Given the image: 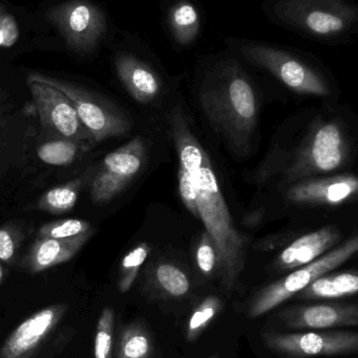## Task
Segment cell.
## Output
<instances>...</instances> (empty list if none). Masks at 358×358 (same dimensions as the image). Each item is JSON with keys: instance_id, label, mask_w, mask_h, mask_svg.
Wrapping results in <instances>:
<instances>
[{"instance_id": "cell-1", "label": "cell", "mask_w": 358, "mask_h": 358, "mask_svg": "<svg viewBox=\"0 0 358 358\" xmlns=\"http://www.w3.org/2000/svg\"><path fill=\"white\" fill-rule=\"evenodd\" d=\"M170 125L179 161V193L214 241L221 279L230 289L245 266L246 239L233 223L209 155L181 109L170 113Z\"/></svg>"}, {"instance_id": "cell-2", "label": "cell", "mask_w": 358, "mask_h": 358, "mask_svg": "<svg viewBox=\"0 0 358 358\" xmlns=\"http://www.w3.org/2000/svg\"><path fill=\"white\" fill-rule=\"evenodd\" d=\"M197 92L214 130L233 150H247L258 125L259 96L245 63L228 50L202 57L197 67Z\"/></svg>"}, {"instance_id": "cell-3", "label": "cell", "mask_w": 358, "mask_h": 358, "mask_svg": "<svg viewBox=\"0 0 358 358\" xmlns=\"http://www.w3.org/2000/svg\"><path fill=\"white\" fill-rule=\"evenodd\" d=\"M224 44L246 65L269 73L296 94L317 98L333 94V83L323 65L298 48L233 36L225 38Z\"/></svg>"}, {"instance_id": "cell-4", "label": "cell", "mask_w": 358, "mask_h": 358, "mask_svg": "<svg viewBox=\"0 0 358 358\" xmlns=\"http://www.w3.org/2000/svg\"><path fill=\"white\" fill-rule=\"evenodd\" d=\"M270 22L326 45L350 43L358 31V8L350 0H264Z\"/></svg>"}, {"instance_id": "cell-5", "label": "cell", "mask_w": 358, "mask_h": 358, "mask_svg": "<svg viewBox=\"0 0 358 358\" xmlns=\"http://www.w3.org/2000/svg\"><path fill=\"white\" fill-rule=\"evenodd\" d=\"M348 159V138L342 125L333 120L319 122L292 155L286 179L294 183L332 173L342 169Z\"/></svg>"}, {"instance_id": "cell-6", "label": "cell", "mask_w": 358, "mask_h": 358, "mask_svg": "<svg viewBox=\"0 0 358 358\" xmlns=\"http://www.w3.org/2000/svg\"><path fill=\"white\" fill-rule=\"evenodd\" d=\"M27 81L48 84L60 90L71 101L82 125L94 142L121 138L132 130V123L121 111L80 86L38 73H29Z\"/></svg>"}, {"instance_id": "cell-7", "label": "cell", "mask_w": 358, "mask_h": 358, "mask_svg": "<svg viewBox=\"0 0 358 358\" xmlns=\"http://www.w3.org/2000/svg\"><path fill=\"white\" fill-rule=\"evenodd\" d=\"M357 238H352L338 248L326 252L313 262L298 267L287 277L267 286L261 290L252 301L249 310L250 317H261L277 308L322 275H327L330 271L344 264L347 260L357 254Z\"/></svg>"}, {"instance_id": "cell-8", "label": "cell", "mask_w": 358, "mask_h": 358, "mask_svg": "<svg viewBox=\"0 0 358 358\" xmlns=\"http://www.w3.org/2000/svg\"><path fill=\"white\" fill-rule=\"evenodd\" d=\"M67 46L80 54H90L106 35L104 13L88 0H69L53 6L46 14Z\"/></svg>"}, {"instance_id": "cell-9", "label": "cell", "mask_w": 358, "mask_h": 358, "mask_svg": "<svg viewBox=\"0 0 358 358\" xmlns=\"http://www.w3.org/2000/svg\"><path fill=\"white\" fill-rule=\"evenodd\" d=\"M146 162V145L140 136L109 152L90 183V198L104 204L117 197L140 174Z\"/></svg>"}, {"instance_id": "cell-10", "label": "cell", "mask_w": 358, "mask_h": 358, "mask_svg": "<svg viewBox=\"0 0 358 358\" xmlns=\"http://www.w3.org/2000/svg\"><path fill=\"white\" fill-rule=\"evenodd\" d=\"M27 85L42 128L81 146L94 142L82 125L71 101L60 90L39 82L27 81Z\"/></svg>"}, {"instance_id": "cell-11", "label": "cell", "mask_w": 358, "mask_h": 358, "mask_svg": "<svg viewBox=\"0 0 358 358\" xmlns=\"http://www.w3.org/2000/svg\"><path fill=\"white\" fill-rule=\"evenodd\" d=\"M263 338L271 350L296 357L350 355L358 350L357 332H266Z\"/></svg>"}, {"instance_id": "cell-12", "label": "cell", "mask_w": 358, "mask_h": 358, "mask_svg": "<svg viewBox=\"0 0 358 358\" xmlns=\"http://www.w3.org/2000/svg\"><path fill=\"white\" fill-rule=\"evenodd\" d=\"M115 69L128 94L140 104L153 102L167 88V76L155 59L121 50L116 55Z\"/></svg>"}, {"instance_id": "cell-13", "label": "cell", "mask_w": 358, "mask_h": 358, "mask_svg": "<svg viewBox=\"0 0 358 358\" xmlns=\"http://www.w3.org/2000/svg\"><path fill=\"white\" fill-rule=\"evenodd\" d=\"M67 305L46 307L21 323L0 348V358H32L67 313Z\"/></svg>"}, {"instance_id": "cell-14", "label": "cell", "mask_w": 358, "mask_h": 358, "mask_svg": "<svg viewBox=\"0 0 358 358\" xmlns=\"http://www.w3.org/2000/svg\"><path fill=\"white\" fill-rule=\"evenodd\" d=\"M162 24L174 50H187L199 42L203 10L197 0H162Z\"/></svg>"}, {"instance_id": "cell-15", "label": "cell", "mask_w": 358, "mask_h": 358, "mask_svg": "<svg viewBox=\"0 0 358 358\" xmlns=\"http://www.w3.org/2000/svg\"><path fill=\"white\" fill-rule=\"evenodd\" d=\"M358 181L352 174L311 178L290 185L286 198L292 203L340 206L357 194Z\"/></svg>"}, {"instance_id": "cell-16", "label": "cell", "mask_w": 358, "mask_h": 358, "mask_svg": "<svg viewBox=\"0 0 358 358\" xmlns=\"http://www.w3.org/2000/svg\"><path fill=\"white\" fill-rule=\"evenodd\" d=\"M277 317L287 327L294 329L354 327L358 324L357 305L317 304L288 307Z\"/></svg>"}, {"instance_id": "cell-17", "label": "cell", "mask_w": 358, "mask_h": 358, "mask_svg": "<svg viewBox=\"0 0 358 358\" xmlns=\"http://www.w3.org/2000/svg\"><path fill=\"white\" fill-rule=\"evenodd\" d=\"M92 235L73 239L38 237L23 258L22 265L32 273H41L73 259L88 243Z\"/></svg>"}, {"instance_id": "cell-18", "label": "cell", "mask_w": 358, "mask_h": 358, "mask_svg": "<svg viewBox=\"0 0 358 358\" xmlns=\"http://www.w3.org/2000/svg\"><path fill=\"white\" fill-rule=\"evenodd\" d=\"M340 239V233L334 227H324L302 236L281 252L277 268L289 271L309 264L331 250Z\"/></svg>"}, {"instance_id": "cell-19", "label": "cell", "mask_w": 358, "mask_h": 358, "mask_svg": "<svg viewBox=\"0 0 358 358\" xmlns=\"http://www.w3.org/2000/svg\"><path fill=\"white\" fill-rule=\"evenodd\" d=\"M358 290V278L354 273H336L322 275L313 281L302 292H298L302 299L321 300V299H338L353 296Z\"/></svg>"}, {"instance_id": "cell-20", "label": "cell", "mask_w": 358, "mask_h": 358, "mask_svg": "<svg viewBox=\"0 0 358 358\" xmlns=\"http://www.w3.org/2000/svg\"><path fill=\"white\" fill-rule=\"evenodd\" d=\"M81 187L82 179L76 178L53 187L40 197L38 208L50 214H65L73 210L77 203Z\"/></svg>"}, {"instance_id": "cell-21", "label": "cell", "mask_w": 358, "mask_h": 358, "mask_svg": "<svg viewBox=\"0 0 358 358\" xmlns=\"http://www.w3.org/2000/svg\"><path fill=\"white\" fill-rule=\"evenodd\" d=\"M151 352V336L142 326H130L122 332L118 358H149Z\"/></svg>"}, {"instance_id": "cell-22", "label": "cell", "mask_w": 358, "mask_h": 358, "mask_svg": "<svg viewBox=\"0 0 358 358\" xmlns=\"http://www.w3.org/2000/svg\"><path fill=\"white\" fill-rule=\"evenodd\" d=\"M81 145L74 141L58 138L40 145L37 155L40 161L52 166H69L79 155Z\"/></svg>"}, {"instance_id": "cell-23", "label": "cell", "mask_w": 358, "mask_h": 358, "mask_svg": "<svg viewBox=\"0 0 358 358\" xmlns=\"http://www.w3.org/2000/svg\"><path fill=\"white\" fill-rule=\"evenodd\" d=\"M155 281L163 292L176 298L185 296L191 287L186 273L170 263H162L156 267Z\"/></svg>"}, {"instance_id": "cell-24", "label": "cell", "mask_w": 358, "mask_h": 358, "mask_svg": "<svg viewBox=\"0 0 358 358\" xmlns=\"http://www.w3.org/2000/svg\"><path fill=\"white\" fill-rule=\"evenodd\" d=\"M151 246L147 243H140L132 248L124 257L120 266L119 280L118 288L121 292H128L134 285L141 266L144 264L145 260L149 256Z\"/></svg>"}, {"instance_id": "cell-25", "label": "cell", "mask_w": 358, "mask_h": 358, "mask_svg": "<svg viewBox=\"0 0 358 358\" xmlns=\"http://www.w3.org/2000/svg\"><path fill=\"white\" fill-rule=\"evenodd\" d=\"M222 308L221 300L216 296H208L197 307L187 325L186 336L189 342L197 340L208 327Z\"/></svg>"}, {"instance_id": "cell-26", "label": "cell", "mask_w": 358, "mask_h": 358, "mask_svg": "<svg viewBox=\"0 0 358 358\" xmlns=\"http://www.w3.org/2000/svg\"><path fill=\"white\" fill-rule=\"evenodd\" d=\"M86 235H92V225L82 219L53 221L44 224L39 231V237H50L55 239H73Z\"/></svg>"}, {"instance_id": "cell-27", "label": "cell", "mask_w": 358, "mask_h": 358, "mask_svg": "<svg viewBox=\"0 0 358 358\" xmlns=\"http://www.w3.org/2000/svg\"><path fill=\"white\" fill-rule=\"evenodd\" d=\"M113 327H115V313L111 307H105L97 324L95 358H111Z\"/></svg>"}, {"instance_id": "cell-28", "label": "cell", "mask_w": 358, "mask_h": 358, "mask_svg": "<svg viewBox=\"0 0 358 358\" xmlns=\"http://www.w3.org/2000/svg\"><path fill=\"white\" fill-rule=\"evenodd\" d=\"M195 258H197L198 266L204 275H212L214 268L218 267V252H216V245L207 233L202 236Z\"/></svg>"}, {"instance_id": "cell-29", "label": "cell", "mask_w": 358, "mask_h": 358, "mask_svg": "<svg viewBox=\"0 0 358 358\" xmlns=\"http://www.w3.org/2000/svg\"><path fill=\"white\" fill-rule=\"evenodd\" d=\"M20 37V29L15 17L0 6V48H12Z\"/></svg>"}, {"instance_id": "cell-30", "label": "cell", "mask_w": 358, "mask_h": 358, "mask_svg": "<svg viewBox=\"0 0 358 358\" xmlns=\"http://www.w3.org/2000/svg\"><path fill=\"white\" fill-rule=\"evenodd\" d=\"M20 243L16 229L10 225L0 229V260L11 264L14 261Z\"/></svg>"}, {"instance_id": "cell-31", "label": "cell", "mask_w": 358, "mask_h": 358, "mask_svg": "<svg viewBox=\"0 0 358 358\" xmlns=\"http://www.w3.org/2000/svg\"><path fill=\"white\" fill-rule=\"evenodd\" d=\"M6 124H8V120H6V111H4V106H2L1 103H0V136H1L4 130H6Z\"/></svg>"}, {"instance_id": "cell-32", "label": "cell", "mask_w": 358, "mask_h": 358, "mask_svg": "<svg viewBox=\"0 0 358 358\" xmlns=\"http://www.w3.org/2000/svg\"><path fill=\"white\" fill-rule=\"evenodd\" d=\"M2 277H4V271H2V267L0 265V282H1Z\"/></svg>"}, {"instance_id": "cell-33", "label": "cell", "mask_w": 358, "mask_h": 358, "mask_svg": "<svg viewBox=\"0 0 358 358\" xmlns=\"http://www.w3.org/2000/svg\"><path fill=\"white\" fill-rule=\"evenodd\" d=\"M209 358H216V357H209Z\"/></svg>"}]
</instances>
